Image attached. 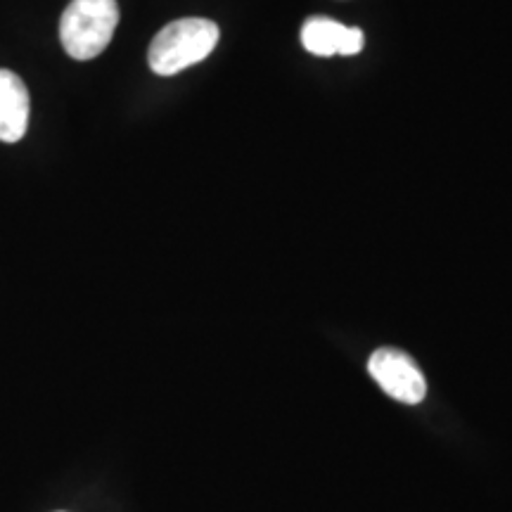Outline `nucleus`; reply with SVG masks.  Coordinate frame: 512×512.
Listing matches in <instances>:
<instances>
[{
  "label": "nucleus",
  "instance_id": "obj_1",
  "mask_svg": "<svg viewBox=\"0 0 512 512\" xmlns=\"http://www.w3.org/2000/svg\"><path fill=\"white\" fill-rule=\"evenodd\" d=\"M219 43V27L211 19L185 17L166 24L147 50L150 69L159 76H174L192 64L207 60Z\"/></svg>",
  "mask_w": 512,
  "mask_h": 512
},
{
  "label": "nucleus",
  "instance_id": "obj_2",
  "mask_svg": "<svg viewBox=\"0 0 512 512\" xmlns=\"http://www.w3.org/2000/svg\"><path fill=\"white\" fill-rule=\"evenodd\" d=\"M117 24V0H72L60 22L62 48L74 60H93L110 46Z\"/></svg>",
  "mask_w": 512,
  "mask_h": 512
},
{
  "label": "nucleus",
  "instance_id": "obj_3",
  "mask_svg": "<svg viewBox=\"0 0 512 512\" xmlns=\"http://www.w3.org/2000/svg\"><path fill=\"white\" fill-rule=\"evenodd\" d=\"M368 373L392 399L418 406L427 396V380L411 356L399 349H377L368 361Z\"/></svg>",
  "mask_w": 512,
  "mask_h": 512
},
{
  "label": "nucleus",
  "instance_id": "obj_4",
  "mask_svg": "<svg viewBox=\"0 0 512 512\" xmlns=\"http://www.w3.org/2000/svg\"><path fill=\"white\" fill-rule=\"evenodd\" d=\"M366 36L361 29L344 27L328 17H311L302 27V46L316 57L356 55L363 50Z\"/></svg>",
  "mask_w": 512,
  "mask_h": 512
},
{
  "label": "nucleus",
  "instance_id": "obj_5",
  "mask_svg": "<svg viewBox=\"0 0 512 512\" xmlns=\"http://www.w3.org/2000/svg\"><path fill=\"white\" fill-rule=\"evenodd\" d=\"M31 100L24 81L10 69H0V140L19 143L29 126Z\"/></svg>",
  "mask_w": 512,
  "mask_h": 512
}]
</instances>
